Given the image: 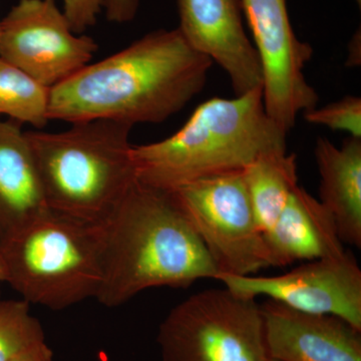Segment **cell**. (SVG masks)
Wrapping results in <instances>:
<instances>
[{
  "label": "cell",
  "instance_id": "484cf974",
  "mask_svg": "<svg viewBox=\"0 0 361 361\" xmlns=\"http://www.w3.org/2000/svg\"><path fill=\"white\" fill-rule=\"evenodd\" d=\"M267 361H278V360H272V358H269V360H268Z\"/></svg>",
  "mask_w": 361,
  "mask_h": 361
},
{
  "label": "cell",
  "instance_id": "cb8c5ba5",
  "mask_svg": "<svg viewBox=\"0 0 361 361\" xmlns=\"http://www.w3.org/2000/svg\"><path fill=\"white\" fill-rule=\"evenodd\" d=\"M0 282H4V268H2L1 262H0Z\"/></svg>",
  "mask_w": 361,
  "mask_h": 361
},
{
  "label": "cell",
  "instance_id": "3957f363",
  "mask_svg": "<svg viewBox=\"0 0 361 361\" xmlns=\"http://www.w3.org/2000/svg\"><path fill=\"white\" fill-rule=\"evenodd\" d=\"M287 133L266 113L262 87L202 103L179 130L133 146L142 184L174 191L216 176L241 173L259 157L287 151Z\"/></svg>",
  "mask_w": 361,
  "mask_h": 361
},
{
  "label": "cell",
  "instance_id": "ffe728a7",
  "mask_svg": "<svg viewBox=\"0 0 361 361\" xmlns=\"http://www.w3.org/2000/svg\"><path fill=\"white\" fill-rule=\"evenodd\" d=\"M104 4V0H63V13L73 32L82 35L96 25Z\"/></svg>",
  "mask_w": 361,
  "mask_h": 361
},
{
  "label": "cell",
  "instance_id": "5bb4252c",
  "mask_svg": "<svg viewBox=\"0 0 361 361\" xmlns=\"http://www.w3.org/2000/svg\"><path fill=\"white\" fill-rule=\"evenodd\" d=\"M51 211L25 132L0 120V242Z\"/></svg>",
  "mask_w": 361,
  "mask_h": 361
},
{
  "label": "cell",
  "instance_id": "5b68a950",
  "mask_svg": "<svg viewBox=\"0 0 361 361\" xmlns=\"http://www.w3.org/2000/svg\"><path fill=\"white\" fill-rule=\"evenodd\" d=\"M4 282L23 300L63 310L99 293L103 280L101 223L51 211L0 242Z\"/></svg>",
  "mask_w": 361,
  "mask_h": 361
},
{
  "label": "cell",
  "instance_id": "e0dca14e",
  "mask_svg": "<svg viewBox=\"0 0 361 361\" xmlns=\"http://www.w3.org/2000/svg\"><path fill=\"white\" fill-rule=\"evenodd\" d=\"M51 89L0 58V116L42 129L49 122Z\"/></svg>",
  "mask_w": 361,
  "mask_h": 361
},
{
  "label": "cell",
  "instance_id": "52a82bcc",
  "mask_svg": "<svg viewBox=\"0 0 361 361\" xmlns=\"http://www.w3.org/2000/svg\"><path fill=\"white\" fill-rule=\"evenodd\" d=\"M171 192L218 275L249 276L272 267L265 234L252 208L242 172L196 180Z\"/></svg>",
  "mask_w": 361,
  "mask_h": 361
},
{
  "label": "cell",
  "instance_id": "603a6c76",
  "mask_svg": "<svg viewBox=\"0 0 361 361\" xmlns=\"http://www.w3.org/2000/svg\"><path fill=\"white\" fill-rule=\"evenodd\" d=\"M360 30H358V32H356L355 35H353L350 42H349L346 66H350V68L360 65Z\"/></svg>",
  "mask_w": 361,
  "mask_h": 361
},
{
  "label": "cell",
  "instance_id": "4fadbf2b",
  "mask_svg": "<svg viewBox=\"0 0 361 361\" xmlns=\"http://www.w3.org/2000/svg\"><path fill=\"white\" fill-rule=\"evenodd\" d=\"M265 240L272 267L339 257L346 252L329 211L299 185L265 232Z\"/></svg>",
  "mask_w": 361,
  "mask_h": 361
},
{
  "label": "cell",
  "instance_id": "9a60e30c",
  "mask_svg": "<svg viewBox=\"0 0 361 361\" xmlns=\"http://www.w3.org/2000/svg\"><path fill=\"white\" fill-rule=\"evenodd\" d=\"M320 176L319 200L336 223L342 243L361 247V139L341 147L319 137L314 148Z\"/></svg>",
  "mask_w": 361,
  "mask_h": 361
},
{
  "label": "cell",
  "instance_id": "d6986e66",
  "mask_svg": "<svg viewBox=\"0 0 361 361\" xmlns=\"http://www.w3.org/2000/svg\"><path fill=\"white\" fill-rule=\"evenodd\" d=\"M304 120L311 125L323 126L332 130L348 133L361 139V99L346 96L322 108L304 111Z\"/></svg>",
  "mask_w": 361,
  "mask_h": 361
},
{
  "label": "cell",
  "instance_id": "ac0fdd59",
  "mask_svg": "<svg viewBox=\"0 0 361 361\" xmlns=\"http://www.w3.org/2000/svg\"><path fill=\"white\" fill-rule=\"evenodd\" d=\"M30 304L0 301V361H11L45 343L42 323L30 313Z\"/></svg>",
  "mask_w": 361,
  "mask_h": 361
},
{
  "label": "cell",
  "instance_id": "ba28073f",
  "mask_svg": "<svg viewBox=\"0 0 361 361\" xmlns=\"http://www.w3.org/2000/svg\"><path fill=\"white\" fill-rule=\"evenodd\" d=\"M241 4L262 70L266 113L288 134L299 114L319 102L304 75L312 47L296 37L286 0H241Z\"/></svg>",
  "mask_w": 361,
  "mask_h": 361
},
{
  "label": "cell",
  "instance_id": "6da1fadb",
  "mask_svg": "<svg viewBox=\"0 0 361 361\" xmlns=\"http://www.w3.org/2000/svg\"><path fill=\"white\" fill-rule=\"evenodd\" d=\"M212 66L178 28L154 30L52 87L49 118L163 123L200 94Z\"/></svg>",
  "mask_w": 361,
  "mask_h": 361
},
{
  "label": "cell",
  "instance_id": "7a4b0ae2",
  "mask_svg": "<svg viewBox=\"0 0 361 361\" xmlns=\"http://www.w3.org/2000/svg\"><path fill=\"white\" fill-rule=\"evenodd\" d=\"M99 223L103 280L96 299L106 307L156 287L215 280L219 273L173 192L137 180Z\"/></svg>",
  "mask_w": 361,
  "mask_h": 361
},
{
  "label": "cell",
  "instance_id": "8fae6325",
  "mask_svg": "<svg viewBox=\"0 0 361 361\" xmlns=\"http://www.w3.org/2000/svg\"><path fill=\"white\" fill-rule=\"evenodd\" d=\"M177 6L183 37L223 68L235 96L262 87V70L244 28L241 0H177Z\"/></svg>",
  "mask_w": 361,
  "mask_h": 361
},
{
  "label": "cell",
  "instance_id": "2e32d148",
  "mask_svg": "<svg viewBox=\"0 0 361 361\" xmlns=\"http://www.w3.org/2000/svg\"><path fill=\"white\" fill-rule=\"evenodd\" d=\"M252 208L268 231L298 186L295 154L274 152L259 157L242 172Z\"/></svg>",
  "mask_w": 361,
  "mask_h": 361
},
{
  "label": "cell",
  "instance_id": "9c48e42d",
  "mask_svg": "<svg viewBox=\"0 0 361 361\" xmlns=\"http://www.w3.org/2000/svg\"><path fill=\"white\" fill-rule=\"evenodd\" d=\"M97 49L73 32L56 0H20L0 21V58L49 89L89 65Z\"/></svg>",
  "mask_w": 361,
  "mask_h": 361
},
{
  "label": "cell",
  "instance_id": "277c9868",
  "mask_svg": "<svg viewBox=\"0 0 361 361\" xmlns=\"http://www.w3.org/2000/svg\"><path fill=\"white\" fill-rule=\"evenodd\" d=\"M71 125L59 133L28 130L26 137L49 209L99 223L137 180L133 126L111 120Z\"/></svg>",
  "mask_w": 361,
  "mask_h": 361
},
{
  "label": "cell",
  "instance_id": "7c38bea8",
  "mask_svg": "<svg viewBox=\"0 0 361 361\" xmlns=\"http://www.w3.org/2000/svg\"><path fill=\"white\" fill-rule=\"evenodd\" d=\"M260 306L269 358L361 361V330L345 320L292 310L269 299Z\"/></svg>",
  "mask_w": 361,
  "mask_h": 361
},
{
  "label": "cell",
  "instance_id": "d4e9b609",
  "mask_svg": "<svg viewBox=\"0 0 361 361\" xmlns=\"http://www.w3.org/2000/svg\"><path fill=\"white\" fill-rule=\"evenodd\" d=\"M356 2H357L358 7L361 6V0H355Z\"/></svg>",
  "mask_w": 361,
  "mask_h": 361
},
{
  "label": "cell",
  "instance_id": "44dd1931",
  "mask_svg": "<svg viewBox=\"0 0 361 361\" xmlns=\"http://www.w3.org/2000/svg\"><path fill=\"white\" fill-rule=\"evenodd\" d=\"M140 0H104L106 18L115 23H127L134 20L139 9Z\"/></svg>",
  "mask_w": 361,
  "mask_h": 361
},
{
  "label": "cell",
  "instance_id": "30bf717a",
  "mask_svg": "<svg viewBox=\"0 0 361 361\" xmlns=\"http://www.w3.org/2000/svg\"><path fill=\"white\" fill-rule=\"evenodd\" d=\"M215 280L246 298L264 296L292 310L336 316L361 330V269L349 252L306 261L277 276L219 274Z\"/></svg>",
  "mask_w": 361,
  "mask_h": 361
},
{
  "label": "cell",
  "instance_id": "8992f818",
  "mask_svg": "<svg viewBox=\"0 0 361 361\" xmlns=\"http://www.w3.org/2000/svg\"><path fill=\"white\" fill-rule=\"evenodd\" d=\"M163 361H267L260 304L229 289L188 297L159 326Z\"/></svg>",
  "mask_w": 361,
  "mask_h": 361
},
{
  "label": "cell",
  "instance_id": "7402d4cb",
  "mask_svg": "<svg viewBox=\"0 0 361 361\" xmlns=\"http://www.w3.org/2000/svg\"><path fill=\"white\" fill-rule=\"evenodd\" d=\"M11 361H54V353L47 342Z\"/></svg>",
  "mask_w": 361,
  "mask_h": 361
}]
</instances>
